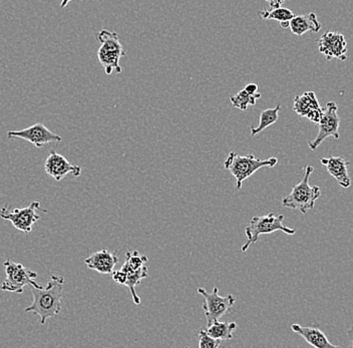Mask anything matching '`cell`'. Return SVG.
Masks as SVG:
<instances>
[{
  "mask_svg": "<svg viewBox=\"0 0 353 348\" xmlns=\"http://www.w3.org/2000/svg\"><path fill=\"white\" fill-rule=\"evenodd\" d=\"M65 278L59 275H52L46 287L34 288L32 286L33 301L32 305L24 309L26 312H32L41 318V325H46V320L57 316L61 311V299H63V284Z\"/></svg>",
  "mask_w": 353,
  "mask_h": 348,
  "instance_id": "obj_1",
  "label": "cell"
},
{
  "mask_svg": "<svg viewBox=\"0 0 353 348\" xmlns=\"http://www.w3.org/2000/svg\"><path fill=\"white\" fill-rule=\"evenodd\" d=\"M314 172V167L308 165L305 168L303 179L292 188V191L282 199V206L285 208L299 211L306 214L314 208L315 202L321 195V189L319 186H310L309 178Z\"/></svg>",
  "mask_w": 353,
  "mask_h": 348,
  "instance_id": "obj_2",
  "label": "cell"
},
{
  "mask_svg": "<svg viewBox=\"0 0 353 348\" xmlns=\"http://www.w3.org/2000/svg\"><path fill=\"white\" fill-rule=\"evenodd\" d=\"M277 158H261L254 155L240 156L236 152H230L224 162V168L230 172L236 180V188L241 189L243 182L250 178L258 170L269 167L273 168L277 165Z\"/></svg>",
  "mask_w": 353,
  "mask_h": 348,
  "instance_id": "obj_3",
  "label": "cell"
},
{
  "mask_svg": "<svg viewBox=\"0 0 353 348\" xmlns=\"http://www.w3.org/2000/svg\"><path fill=\"white\" fill-rule=\"evenodd\" d=\"M97 39L101 45L98 50V59L105 74L110 76L112 72L121 74L120 59L127 54L119 39L117 32L101 30L97 34Z\"/></svg>",
  "mask_w": 353,
  "mask_h": 348,
  "instance_id": "obj_4",
  "label": "cell"
},
{
  "mask_svg": "<svg viewBox=\"0 0 353 348\" xmlns=\"http://www.w3.org/2000/svg\"><path fill=\"white\" fill-rule=\"evenodd\" d=\"M284 215L276 216L274 213L270 212L267 215L253 217L250 223L245 228V235L247 237L246 243L242 246V252H246L252 244L259 240L261 235L271 234L276 231H282L289 236H293L296 230L283 224Z\"/></svg>",
  "mask_w": 353,
  "mask_h": 348,
  "instance_id": "obj_5",
  "label": "cell"
},
{
  "mask_svg": "<svg viewBox=\"0 0 353 348\" xmlns=\"http://www.w3.org/2000/svg\"><path fill=\"white\" fill-rule=\"evenodd\" d=\"M3 266L6 268V278L0 285V288L3 291L21 294L24 287L28 285L39 289L43 287V285L34 281L37 277V273L35 271L28 269L21 263H15L11 259L6 260Z\"/></svg>",
  "mask_w": 353,
  "mask_h": 348,
  "instance_id": "obj_6",
  "label": "cell"
},
{
  "mask_svg": "<svg viewBox=\"0 0 353 348\" xmlns=\"http://www.w3.org/2000/svg\"><path fill=\"white\" fill-rule=\"evenodd\" d=\"M37 210L43 211L44 213L48 212V210L41 208V202L39 201H33L30 203V206L24 207V208H15L14 210L8 209V205L6 204L2 207L1 211H0V217L10 221L17 230L23 233H30L33 225L41 219V217L37 214Z\"/></svg>",
  "mask_w": 353,
  "mask_h": 348,
  "instance_id": "obj_7",
  "label": "cell"
},
{
  "mask_svg": "<svg viewBox=\"0 0 353 348\" xmlns=\"http://www.w3.org/2000/svg\"><path fill=\"white\" fill-rule=\"evenodd\" d=\"M197 292L204 297L202 308L206 316L207 326L211 325L214 321L219 320L221 317L228 314L235 304L236 297L234 295L220 296L218 287H214L212 292L207 291L204 288H198Z\"/></svg>",
  "mask_w": 353,
  "mask_h": 348,
  "instance_id": "obj_8",
  "label": "cell"
},
{
  "mask_svg": "<svg viewBox=\"0 0 353 348\" xmlns=\"http://www.w3.org/2000/svg\"><path fill=\"white\" fill-rule=\"evenodd\" d=\"M325 108L323 116L319 123V134L315 136L314 140L308 143V147H310L311 151H316L317 147L330 136H332L335 140L341 138L339 136L341 118L339 116V107L335 101H328Z\"/></svg>",
  "mask_w": 353,
  "mask_h": 348,
  "instance_id": "obj_9",
  "label": "cell"
},
{
  "mask_svg": "<svg viewBox=\"0 0 353 348\" xmlns=\"http://www.w3.org/2000/svg\"><path fill=\"white\" fill-rule=\"evenodd\" d=\"M8 139H21V140L28 141L35 147H41L50 143H59L63 140L61 136L52 133L41 123H37L30 125V127L19 130V131L8 132Z\"/></svg>",
  "mask_w": 353,
  "mask_h": 348,
  "instance_id": "obj_10",
  "label": "cell"
},
{
  "mask_svg": "<svg viewBox=\"0 0 353 348\" xmlns=\"http://www.w3.org/2000/svg\"><path fill=\"white\" fill-rule=\"evenodd\" d=\"M319 50L327 61L337 59L343 61L347 59V43L344 35L339 32H328L322 35L319 41Z\"/></svg>",
  "mask_w": 353,
  "mask_h": 348,
  "instance_id": "obj_11",
  "label": "cell"
},
{
  "mask_svg": "<svg viewBox=\"0 0 353 348\" xmlns=\"http://www.w3.org/2000/svg\"><path fill=\"white\" fill-rule=\"evenodd\" d=\"M44 171L57 182L63 180L68 174H72L74 177H79L81 174V167L70 164L63 156L55 151L50 152L46 158L44 162Z\"/></svg>",
  "mask_w": 353,
  "mask_h": 348,
  "instance_id": "obj_12",
  "label": "cell"
},
{
  "mask_svg": "<svg viewBox=\"0 0 353 348\" xmlns=\"http://www.w3.org/2000/svg\"><path fill=\"white\" fill-rule=\"evenodd\" d=\"M293 110L298 116L307 118L314 124H319L324 114V110L319 105V99L313 92H306L301 96H295Z\"/></svg>",
  "mask_w": 353,
  "mask_h": 348,
  "instance_id": "obj_13",
  "label": "cell"
},
{
  "mask_svg": "<svg viewBox=\"0 0 353 348\" xmlns=\"http://www.w3.org/2000/svg\"><path fill=\"white\" fill-rule=\"evenodd\" d=\"M85 263L90 270L97 271L101 274L110 275L114 272V267L119 263V257L107 249H103L88 257Z\"/></svg>",
  "mask_w": 353,
  "mask_h": 348,
  "instance_id": "obj_14",
  "label": "cell"
},
{
  "mask_svg": "<svg viewBox=\"0 0 353 348\" xmlns=\"http://www.w3.org/2000/svg\"><path fill=\"white\" fill-rule=\"evenodd\" d=\"M320 163L327 169L328 173L332 176L342 188L347 189L352 186V178L348 173V165L342 157H332L320 158Z\"/></svg>",
  "mask_w": 353,
  "mask_h": 348,
  "instance_id": "obj_15",
  "label": "cell"
},
{
  "mask_svg": "<svg viewBox=\"0 0 353 348\" xmlns=\"http://www.w3.org/2000/svg\"><path fill=\"white\" fill-rule=\"evenodd\" d=\"M291 329L298 336L303 337L304 340L311 347L315 348H337V345H332L327 337L319 329V326H302L298 323H293Z\"/></svg>",
  "mask_w": 353,
  "mask_h": 348,
  "instance_id": "obj_16",
  "label": "cell"
},
{
  "mask_svg": "<svg viewBox=\"0 0 353 348\" xmlns=\"http://www.w3.org/2000/svg\"><path fill=\"white\" fill-rule=\"evenodd\" d=\"M289 28L293 34L301 37L306 32H319L321 30V23L317 19L314 12L308 13L305 15H298L291 19Z\"/></svg>",
  "mask_w": 353,
  "mask_h": 348,
  "instance_id": "obj_17",
  "label": "cell"
},
{
  "mask_svg": "<svg viewBox=\"0 0 353 348\" xmlns=\"http://www.w3.org/2000/svg\"><path fill=\"white\" fill-rule=\"evenodd\" d=\"M257 14L262 19L279 21L282 28H289L291 19L295 17L292 10H289V8H281V6L277 8H270L269 10H259Z\"/></svg>",
  "mask_w": 353,
  "mask_h": 348,
  "instance_id": "obj_18",
  "label": "cell"
},
{
  "mask_svg": "<svg viewBox=\"0 0 353 348\" xmlns=\"http://www.w3.org/2000/svg\"><path fill=\"white\" fill-rule=\"evenodd\" d=\"M236 323H221L219 320L214 321L211 325L207 326V332L210 336L220 340H231L233 338V332L237 329Z\"/></svg>",
  "mask_w": 353,
  "mask_h": 348,
  "instance_id": "obj_19",
  "label": "cell"
},
{
  "mask_svg": "<svg viewBox=\"0 0 353 348\" xmlns=\"http://www.w3.org/2000/svg\"><path fill=\"white\" fill-rule=\"evenodd\" d=\"M120 269L123 270V272L127 273L128 279L127 282H125V286H127V287L129 288L134 303L139 305V304L141 303V298L136 293V286H138L139 284L141 283V281H142L143 279H145V277L148 276V274H149L147 266L145 265L143 267L141 268V269L137 271L123 269V268H120Z\"/></svg>",
  "mask_w": 353,
  "mask_h": 348,
  "instance_id": "obj_20",
  "label": "cell"
},
{
  "mask_svg": "<svg viewBox=\"0 0 353 348\" xmlns=\"http://www.w3.org/2000/svg\"><path fill=\"white\" fill-rule=\"evenodd\" d=\"M280 110H281V105H280V103H278L275 108L264 110V111L260 114L259 124H258L257 127H251L250 136H254L258 135V134L263 132L267 127L275 124L278 119H279Z\"/></svg>",
  "mask_w": 353,
  "mask_h": 348,
  "instance_id": "obj_21",
  "label": "cell"
},
{
  "mask_svg": "<svg viewBox=\"0 0 353 348\" xmlns=\"http://www.w3.org/2000/svg\"><path fill=\"white\" fill-rule=\"evenodd\" d=\"M261 96L262 94L260 92L250 94L243 89L238 94L232 96L230 101L234 108H237V109L241 110V111H246L249 105H255L256 101H257L258 99L261 98Z\"/></svg>",
  "mask_w": 353,
  "mask_h": 348,
  "instance_id": "obj_22",
  "label": "cell"
},
{
  "mask_svg": "<svg viewBox=\"0 0 353 348\" xmlns=\"http://www.w3.org/2000/svg\"><path fill=\"white\" fill-rule=\"evenodd\" d=\"M125 258L127 260H125V263L121 265V268L132 271L141 269L147 263L148 260H149L145 255L140 254L139 251H130L125 255Z\"/></svg>",
  "mask_w": 353,
  "mask_h": 348,
  "instance_id": "obj_23",
  "label": "cell"
},
{
  "mask_svg": "<svg viewBox=\"0 0 353 348\" xmlns=\"http://www.w3.org/2000/svg\"><path fill=\"white\" fill-rule=\"evenodd\" d=\"M199 345L200 348H217L220 347V339L210 336L206 329H201L198 332Z\"/></svg>",
  "mask_w": 353,
  "mask_h": 348,
  "instance_id": "obj_24",
  "label": "cell"
},
{
  "mask_svg": "<svg viewBox=\"0 0 353 348\" xmlns=\"http://www.w3.org/2000/svg\"><path fill=\"white\" fill-rule=\"evenodd\" d=\"M112 277L114 282L123 286H125L128 279L127 273L121 269L114 270V272L112 273Z\"/></svg>",
  "mask_w": 353,
  "mask_h": 348,
  "instance_id": "obj_25",
  "label": "cell"
},
{
  "mask_svg": "<svg viewBox=\"0 0 353 348\" xmlns=\"http://www.w3.org/2000/svg\"><path fill=\"white\" fill-rule=\"evenodd\" d=\"M258 89H259V88H258V85L254 83H248V85H247L246 87L244 88V90H246V92L250 94H257Z\"/></svg>",
  "mask_w": 353,
  "mask_h": 348,
  "instance_id": "obj_26",
  "label": "cell"
},
{
  "mask_svg": "<svg viewBox=\"0 0 353 348\" xmlns=\"http://www.w3.org/2000/svg\"><path fill=\"white\" fill-rule=\"evenodd\" d=\"M268 2L270 8H277L283 4L284 0H265Z\"/></svg>",
  "mask_w": 353,
  "mask_h": 348,
  "instance_id": "obj_27",
  "label": "cell"
},
{
  "mask_svg": "<svg viewBox=\"0 0 353 348\" xmlns=\"http://www.w3.org/2000/svg\"><path fill=\"white\" fill-rule=\"evenodd\" d=\"M347 337L350 339V347L353 348V326L347 330Z\"/></svg>",
  "mask_w": 353,
  "mask_h": 348,
  "instance_id": "obj_28",
  "label": "cell"
},
{
  "mask_svg": "<svg viewBox=\"0 0 353 348\" xmlns=\"http://www.w3.org/2000/svg\"><path fill=\"white\" fill-rule=\"evenodd\" d=\"M70 1H72V0H61V8H65ZM81 1H88V0H81Z\"/></svg>",
  "mask_w": 353,
  "mask_h": 348,
  "instance_id": "obj_29",
  "label": "cell"
},
{
  "mask_svg": "<svg viewBox=\"0 0 353 348\" xmlns=\"http://www.w3.org/2000/svg\"><path fill=\"white\" fill-rule=\"evenodd\" d=\"M0 300H1V298H0Z\"/></svg>",
  "mask_w": 353,
  "mask_h": 348,
  "instance_id": "obj_30",
  "label": "cell"
}]
</instances>
